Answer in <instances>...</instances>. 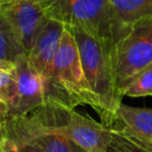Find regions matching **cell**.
Returning <instances> with one entry per match:
<instances>
[{"mask_svg":"<svg viewBox=\"0 0 152 152\" xmlns=\"http://www.w3.org/2000/svg\"><path fill=\"white\" fill-rule=\"evenodd\" d=\"M4 141L23 144L40 133H57L67 137L87 152H107L112 130L101 123L68 110L45 103L30 114L9 118L3 128Z\"/></svg>","mask_w":152,"mask_h":152,"instance_id":"6da1fadb","label":"cell"},{"mask_svg":"<svg viewBox=\"0 0 152 152\" xmlns=\"http://www.w3.org/2000/svg\"><path fill=\"white\" fill-rule=\"evenodd\" d=\"M69 30L78 47L83 73L93 96V108L99 115L100 123L112 128L123 98L117 83L113 42L94 39L78 29Z\"/></svg>","mask_w":152,"mask_h":152,"instance_id":"7a4b0ae2","label":"cell"},{"mask_svg":"<svg viewBox=\"0 0 152 152\" xmlns=\"http://www.w3.org/2000/svg\"><path fill=\"white\" fill-rule=\"evenodd\" d=\"M43 81L44 104L68 110H74L78 105H90L93 108V96L83 73L78 47L67 28L52 66Z\"/></svg>","mask_w":152,"mask_h":152,"instance_id":"3957f363","label":"cell"},{"mask_svg":"<svg viewBox=\"0 0 152 152\" xmlns=\"http://www.w3.org/2000/svg\"><path fill=\"white\" fill-rule=\"evenodd\" d=\"M48 18L68 29L113 42L110 0H42Z\"/></svg>","mask_w":152,"mask_h":152,"instance_id":"277c9868","label":"cell"},{"mask_svg":"<svg viewBox=\"0 0 152 152\" xmlns=\"http://www.w3.org/2000/svg\"><path fill=\"white\" fill-rule=\"evenodd\" d=\"M117 83L121 95L135 76L152 64V19L135 22L113 44Z\"/></svg>","mask_w":152,"mask_h":152,"instance_id":"5b68a950","label":"cell"},{"mask_svg":"<svg viewBox=\"0 0 152 152\" xmlns=\"http://www.w3.org/2000/svg\"><path fill=\"white\" fill-rule=\"evenodd\" d=\"M14 96L9 108V118H20L44 105V81L28 61L27 54L18 58L13 70Z\"/></svg>","mask_w":152,"mask_h":152,"instance_id":"8992f818","label":"cell"},{"mask_svg":"<svg viewBox=\"0 0 152 152\" xmlns=\"http://www.w3.org/2000/svg\"><path fill=\"white\" fill-rule=\"evenodd\" d=\"M0 13L9 22L26 54L47 18L42 0H13L0 4Z\"/></svg>","mask_w":152,"mask_h":152,"instance_id":"52a82bcc","label":"cell"},{"mask_svg":"<svg viewBox=\"0 0 152 152\" xmlns=\"http://www.w3.org/2000/svg\"><path fill=\"white\" fill-rule=\"evenodd\" d=\"M65 29L61 22L47 17L28 52V61L43 78L48 74L56 56Z\"/></svg>","mask_w":152,"mask_h":152,"instance_id":"ba28073f","label":"cell"},{"mask_svg":"<svg viewBox=\"0 0 152 152\" xmlns=\"http://www.w3.org/2000/svg\"><path fill=\"white\" fill-rule=\"evenodd\" d=\"M113 44L132 24L142 19H152V0H110Z\"/></svg>","mask_w":152,"mask_h":152,"instance_id":"9c48e42d","label":"cell"},{"mask_svg":"<svg viewBox=\"0 0 152 152\" xmlns=\"http://www.w3.org/2000/svg\"><path fill=\"white\" fill-rule=\"evenodd\" d=\"M112 128L121 129L143 140L152 137V108L133 107L122 102Z\"/></svg>","mask_w":152,"mask_h":152,"instance_id":"30bf717a","label":"cell"},{"mask_svg":"<svg viewBox=\"0 0 152 152\" xmlns=\"http://www.w3.org/2000/svg\"><path fill=\"white\" fill-rule=\"evenodd\" d=\"M23 54H26L25 50L17 40L9 22L0 13V69L14 70L18 58Z\"/></svg>","mask_w":152,"mask_h":152,"instance_id":"8fae6325","label":"cell"},{"mask_svg":"<svg viewBox=\"0 0 152 152\" xmlns=\"http://www.w3.org/2000/svg\"><path fill=\"white\" fill-rule=\"evenodd\" d=\"M25 143L36 144L41 152H87L71 139L57 133H40Z\"/></svg>","mask_w":152,"mask_h":152,"instance_id":"7c38bea8","label":"cell"},{"mask_svg":"<svg viewBox=\"0 0 152 152\" xmlns=\"http://www.w3.org/2000/svg\"><path fill=\"white\" fill-rule=\"evenodd\" d=\"M112 140L107 152H148L133 135L117 128H110Z\"/></svg>","mask_w":152,"mask_h":152,"instance_id":"4fadbf2b","label":"cell"},{"mask_svg":"<svg viewBox=\"0 0 152 152\" xmlns=\"http://www.w3.org/2000/svg\"><path fill=\"white\" fill-rule=\"evenodd\" d=\"M124 96L146 97L152 96V64L142 70L124 91Z\"/></svg>","mask_w":152,"mask_h":152,"instance_id":"5bb4252c","label":"cell"},{"mask_svg":"<svg viewBox=\"0 0 152 152\" xmlns=\"http://www.w3.org/2000/svg\"><path fill=\"white\" fill-rule=\"evenodd\" d=\"M2 152H41V150L34 143L13 145V144H9L5 141H3Z\"/></svg>","mask_w":152,"mask_h":152,"instance_id":"9a60e30c","label":"cell"},{"mask_svg":"<svg viewBox=\"0 0 152 152\" xmlns=\"http://www.w3.org/2000/svg\"><path fill=\"white\" fill-rule=\"evenodd\" d=\"M9 108L3 102L0 101V130H2L9 121Z\"/></svg>","mask_w":152,"mask_h":152,"instance_id":"2e32d148","label":"cell"},{"mask_svg":"<svg viewBox=\"0 0 152 152\" xmlns=\"http://www.w3.org/2000/svg\"><path fill=\"white\" fill-rule=\"evenodd\" d=\"M127 133H128V132H127ZM129 134H130V133H129ZM131 135H132V134H131ZM133 137H134V135H133ZM134 137L142 144V145L144 146V147L146 148V149L148 150V151L152 152V137H151V139H149V140H143V139H140V137Z\"/></svg>","mask_w":152,"mask_h":152,"instance_id":"e0dca14e","label":"cell"},{"mask_svg":"<svg viewBox=\"0 0 152 152\" xmlns=\"http://www.w3.org/2000/svg\"><path fill=\"white\" fill-rule=\"evenodd\" d=\"M3 141H4V132H3V129H2V130H0V152H2Z\"/></svg>","mask_w":152,"mask_h":152,"instance_id":"ac0fdd59","label":"cell"},{"mask_svg":"<svg viewBox=\"0 0 152 152\" xmlns=\"http://www.w3.org/2000/svg\"><path fill=\"white\" fill-rule=\"evenodd\" d=\"M9 1H13V0H0V4H2V3H5V2H9Z\"/></svg>","mask_w":152,"mask_h":152,"instance_id":"d6986e66","label":"cell"},{"mask_svg":"<svg viewBox=\"0 0 152 152\" xmlns=\"http://www.w3.org/2000/svg\"><path fill=\"white\" fill-rule=\"evenodd\" d=\"M137 142H139V141H137ZM139 143H140V142H139ZM140 144H141V143H140ZM141 145H142V144H141ZM142 146H143V145H142ZM143 147H144V146H143ZM144 148H145V147H144ZM145 149H146V148H145ZM146 150H147V149H146ZM147 151H148V150H147ZM148 152H149V151H148Z\"/></svg>","mask_w":152,"mask_h":152,"instance_id":"ffe728a7","label":"cell"}]
</instances>
